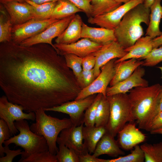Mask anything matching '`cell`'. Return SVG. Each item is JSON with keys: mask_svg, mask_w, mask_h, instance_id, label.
Listing matches in <instances>:
<instances>
[{"mask_svg": "<svg viewBox=\"0 0 162 162\" xmlns=\"http://www.w3.org/2000/svg\"><path fill=\"white\" fill-rule=\"evenodd\" d=\"M106 132L105 127L86 126L82 128L84 144L89 153H93L97 145Z\"/></svg>", "mask_w": 162, "mask_h": 162, "instance_id": "25", "label": "cell"}, {"mask_svg": "<svg viewBox=\"0 0 162 162\" xmlns=\"http://www.w3.org/2000/svg\"><path fill=\"white\" fill-rule=\"evenodd\" d=\"M82 12L69 0H58L51 18L60 20Z\"/></svg>", "mask_w": 162, "mask_h": 162, "instance_id": "26", "label": "cell"}, {"mask_svg": "<svg viewBox=\"0 0 162 162\" xmlns=\"http://www.w3.org/2000/svg\"><path fill=\"white\" fill-rule=\"evenodd\" d=\"M154 0H144L143 4L146 8H150Z\"/></svg>", "mask_w": 162, "mask_h": 162, "instance_id": "48", "label": "cell"}, {"mask_svg": "<svg viewBox=\"0 0 162 162\" xmlns=\"http://www.w3.org/2000/svg\"><path fill=\"white\" fill-rule=\"evenodd\" d=\"M106 97L109 103L110 114L105 128L106 132L115 137L127 122H134L135 120L128 94Z\"/></svg>", "mask_w": 162, "mask_h": 162, "instance_id": "5", "label": "cell"}, {"mask_svg": "<svg viewBox=\"0 0 162 162\" xmlns=\"http://www.w3.org/2000/svg\"><path fill=\"white\" fill-rule=\"evenodd\" d=\"M26 2L32 6L33 19L38 20H44L50 18L56 2H48L39 4L29 0H26Z\"/></svg>", "mask_w": 162, "mask_h": 162, "instance_id": "27", "label": "cell"}, {"mask_svg": "<svg viewBox=\"0 0 162 162\" xmlns=\"http://www.w3.org/2000/svg\"><path fill=\"white\" fill-rule=\"evenodd\" d=\"M158 68H159L161 71V73H162V66H159L158 67Z\"/></svg>", "mask_w": 162, "mask_h": 162, "instance_id": "52", "label": "cell"}, {"mask_svg": "<svg viewBox=\"0 0 162 162\" xmlns=\"http://www.w3.org/2000/svg\"><path fill=\"white\" fill-rule=\"evenodd\" d=\"M143 61L131 58L116 63V72L110 82L112 86L129 77L139 67L142 66Z\"/></svg>", "mask_w": 162, "mask_h": 162, "instance_id": "23", "label": "cell"}, {"mask_svg": "<svg viewBox=\"0 0 162 162\" xmlns=\"http://www.w3.org/2000/svg\"><path fill=\"white\" fill-rule=\"evenodd\" d=\"M150 12V8L143 3L139 4L125 14L114 29L117 41L124 49L132 46L143 35L141 24L148 25Z\"/></svg>", "mask_w": 162, "mask_h": 162, "instance_id": "3", "label": "cell"}, {"mask_svg": "<svg viewBox=\"0 0 162 162\" xmlns=\"http://www.w3.org/2000/svg\"><path fill=\"white\" fill-rule=\"evenodd\" d=\"M142 66L152 67L162 61V47L153 48L149 53L142 59Z\"/></svg>", "mask_w": 162, "mask_h": 162, "instance_id": "37", "label": "cell"}, {"mask_svg": "<svg viewBox=\"0 0 162 162\" xmlns=\"http://www.w3.org/2000/svg\"><path fill=\"white\" fill-rule=\"evenodd\" d=\"M4 152L6 155L0 158V162H12L15 157L21 155L23 151H22L20 149L16 150H11L9 148V146H5Z\"/></svg>", "mask_w": 162, "mask_h": 162, "instance_id": "41", "label": "cell"}, {"mask_svg": "<svg viewBox=\"0 0 162 162\" xmlns=\"http://www.w3.org/2000/svg\"><path fill=\"white\" fill-rule=\"evenodd\" d=\"M0 87L8 100L35 112L74 100L82 89L63 56L51 45H0Z\"/></svg>", "mask_w": 162, "mask_h": 162, "instance_id": "1", "label": "cell"}, {"mask_svg": "<svg viewBox=\"0 0 162 162\" xmlns=\"http://www.w3.org/2000/svg\"><path fill=\"white\" fill-rule=\"evenodd\" d=\"M99 160L100 162H145V156L143 150L138 145L127 155L111 159L99 158Z\"/></svg>", "mask_w": 162, "mask_h": 162, "instance_id": "31", "label": "cell"}, {"mask_svg": "<svg viewBox=\"0 0 162 162\" xmlns=\"http://www.w3.org/2000/svg\"><path fill=\"white\" fill-rule=\"evenodd\" d=\"M152 134H162V128L152 130L150 132Z\"/></svg>", "mask_w": 162, "mask_h": 162, "instance_id": "49", "label": "cell"}, {"mask_svg": "<svg viewBox=\"0 0 162 162\" xmlns=\"http://www.w3.org/2000/svg\"><path fill=\"white\" fill-rule=\"evenodd\" d=\"M20 105L9 101L7 97L3 95L0 98V118L6 122L10 129L11 136L18 132L14 121L22 120H35L34 112L25 113Z\"/></svg>", "mask_w": 162, "mask_h": 162, "instance_id": "7", "label": "cell"}, {"mask_svg": "<svg viewBox=\"0 0 162 162\" xmlns=\"http://www.w3.org/2000/svg\"><path fill=\"white\" fill-rule=\"evenodd\" d=\"M59 20L50 18L44 20L31 19L23 23L14 25L12 30V41L20 44L22 41L39 34L50 25Z\"/></svg>", "mask_w": 162, "mask_h": 162, "instance_id": "11", "label": "cell"}, {"mask_svg": "<svg viewBox=\"0 0 162 162\" xmlns=\"http://www.w3.org/2000/svg\"><path fill=\"white\" fill-rule=\"evenodd\" d=\"M145 74L144 69L140 66L128 77L115 85L108 87L106 96L121 93H127L132 89L137 87L148 86V82L143 78Z\"/></svg>", "mask_w": 162, "mask_h": 162, "instance_id": "15", "label": "cell"}, {"mask_svg": "<svg viewBox=\"0 0 162 162\" xmlns=\"http://www.w3.org/2000/svg\"><path fill=\"white\" fill-rule=\"evenodd\" d=\"M162 128V111L158 113L151 121L148 131Z\"/></svg>", "mask_w": 162, "mask_h": 162, "instance_id": "43", "label": "cell"}, {"mask_svg": "<svg viewBox=\"0 0 162 162\" xmlns=\"http://www.w3.org/2000/svg\"><path fill=\"white\" fill-rule=\"evenodd\" d=\"M103 95L98 93L94 101L86 109L84 114V123L86 126L95 125V121L98 107Z\"/></svg>", "mask_w": 162, "mask_h": 162, "instance_id": "33", "label": "cell"}, {"mask_svg": "<svg viewBox=\"0 0 162 162\" xmlns=\"http://www.w3.org/2000/svg\"><path fill=\"white\" fill-rule=\"evenodd\" d=\"M45 111L40 109L35 112L36 122L31 125L30 129L37 135L43 136L47 141L49 151L56 155L58 150L56 143L59 133L72 126V123L70 118L60 119L47 115Z\"/></svg>", "mask_w": 162, "mask_h": 162, "instance_id": "4", "label": "cell"}, {"mask_svg": "<svg viewBox=\"0 0 162 162\" xmlns=\"http://www.w3.org/2000/svg\"><path fill=\"white\" fill-rule=\"evenodd\" d=\"M79 162H100L99 158L89 152L78 155Z\"/></svg>", "mask_w": 162, "mask_h": 162, "instance_id": "44", "label": "cell"}, {"mask_svg": "<svg viewBox=\"0 0 162 162\" xmlns=\"http://www.w3.org/2000/svg\"><path fill=\"white\" fill-rule=\"evenodd\" d=\"M2 15L0 17V42H10L12 40L13 25L10 18L5 20Z\"/></svg>", "mask_w": 162, "mask_h": 162, "instance_id": "36", "label": "cell"}, {"mask_svg": "<svg viewBox=\"0 0 162 162\" xmlns=\"http://www.w3.org/2000/svg\"><path fill=\"white\" fill-rule=\"evenodd\" d=\"M127 53L117 41L103 45L99 50L93 53L96 59L93 68L95 78L100 73V69L102 66L113 59L122 58Z\"/></svg>", "mask_w": 162, "mask_h": 162, "instance_id": "14", "label": "cell"}, {"mask_svg": "<svg viewBox=\"0 0 162 162\" xmlns=\"http://www.w3.org/2000/svg\"><path fill=\"white\" fill-rule=\"evenodd\" d=\"M58 145L56 155L58 162H79L78 155L75 151L63 144Z\"/></svg>", "mask_w": 162, "mask_h": 162, "instance_id": "32", "label": "cell"}, {"mask_svg": "<svg viewBox=\"0 0 162 162\" xmlns=\"http://www.w3.org/2000/svg\"><path fill=\"white\" fill-rule=\"evenodd\" d=\"M162 111V86L159 94L155 116L159 112Z\"/></svg>", "mask_w": 162, "mask_h": 162, "instance_id": "45", "label": "cell"}, {"mask_svg": "<svg viewBox=\"0 0 162 162\" xmlns=\"http://www.w3.org/2000/svg\"><path fill=\"white\" fill-rule=\"evenodd\" d=\"M63 56L67 66L72 70L77 78L83 70L82 66V58L71 53L66 54Z\"/></svg>", "mask_w": 162, "mask_h": 162, "instance_id": "34", "label": "cell"}, {"mask_svg": "<svg viewBox=\"0 0 162 162\" xmlns=\"http://www.w3.org/2000/svg\"><path fill=\"white\" fill-rule=\"evenodd\" d=\"M2 4L9 14L13 26L23 23L33 19L32 6L26 2L11 1Z\"/></svg>", "mask_w": 162, "mask_h": 162, "instance_id": "18", "label": "cell"}, {"mask_svg": "<svg viewBox=\"0 0 162 162\" xmlns=\"http://www.w3.org/2000/svg\"><path fill=\"white\" fill-rule=\"evenodd\" d=\"M37 4H41L51 2H57L58 0H29Z\"/></svg>", "mask_w": 162, "mask_h": 162, "instance_id": "47", "label": "cell"}, {"mask_svg": "<svg viewBox=\"0 0 162 162\" xmlns=\"http://www.w3.org/2000/svg\"><path fill=\"white\" fill-rule=\"evenodd\" d=\"M153 48H158L162 45V35L153 39Z\"/></svg>", "mask_w": 162, "mask_h": 162, "instance_id": "46", "label": "cell"}, {"mask_svg": "<svg viewBox=\"0 0 162 162\" xmlns=\"http://www.w3.org/2000/svg\"><path fill=\"white\" fill-rule=\"evenodd\" d=\"M116 59L110 60L102 66L98 76L89 86L80 90L75 100L84 98L98 93H101L104 97H106L107 88L116 72Z\"/></svg>", "mask_w": 162, "mask_h": 162, "instance_id": "8", "label": "cell"}, {"mask_svg": "<svg viewBox=\"0 0 162 162\" xmlns=\"http://www.w3.org/2000/svg\"><path fill=\"white\" fill-rule=\"evenodd\" d=\"M14 124L20 133L5 141L4 144V146H9L13 143L16 146H20L24 149L19 162L34 153L49 150L48 146L45 138L33 132L26 120L16 121Z\"/></svg>", "mask_w": 162, "mask_h": 162, "instance_id": "6", "label": "cell"}, {"mask_svg": "<svg viewBox=\"0 0 162 162\" xmlns=\"http://www.w3.org/2000/svg\"><path fill=\"white\" fill-rule=\"evenodd\" d=\"M161 1L154 0L150 8L149 22L146 35L152 39L162 35V32L159 28L160 23L162 18Z\"/></svg>", "mask_w": 162, "mask_h": 162, "instance_id": "24", "label": "cell"}, {"mask_svg": "<svg viewBox=\"0 0 162 162\" xmlns=\"http://www.w3.org/2000/svg\"><path fill=\"white\" fill-rule=\"evenodd\" d=\"M118 143L120 148L125 150L132 149L146 139L145 134L136 127L134 122L127 124L118 134Z\"/></svg>", "mask_w": 162, "mask_h": 162, "instance_id": "17", "label": "cell"}, {"mask_svg": "<svg viewBox=\"0 0 162 162\" xmlns=\"http://www.w3.org/2000/svg\"><path fill=\"white\" fill-rule=\"evenodd\" d=\"M95 79L93 69L89 70H82L77 78L78 82L82 89L89 86Z\"/></svg>", "mask_w": 162, "mask_h": 162, "instance_id": "39", "label": "cell"}, {"mask_svg": "<svg viewBox=\"0 0 162 162\" xmlns=\"http://www.w3.org/2000/svg\"><path fill=\"white\" fill-rule=\"evenodd\" d=\"M83 124L64 129L57 139V143L63 144L75 151L78 155L89 152L83 142Z\"/></svg>", "mask_w": 162, "mask_h": 162, "instance_id": "13", "label": "cell"}, {"mask_svg": "<svg viewBox=\"0 0 162 162\" xmlns=\"http://www.w3.org/2000/svg\"><path fill=\"white\" fill-rule=\"evenodd\" d=\"M117 3H127L132 0H114Z\"/></svg>", "mask_w": 162, "mask_h": 162, "instance_id": "51", "label": "cell"}, {"mask_svg": "<svg viewBox=\"0 0 162 162\" xmlns=\"http://www.w3.org/2000/svg\"><path fill=\"white\" fill-rule=\"evenodd\" d=\"M93 94L85 98L74 100L60 105L46 109L45 111H53L68 115L73 125L80 126L84 124V112L91 104L96 95Z\"/></svg>", "mask_w": 162, "mask_h": 162, "instance_id": "9", "label": "cell"}, {"mask_svg": "<svg viewBox=\"0 0 162 162\" xmlns=\"http://www.w3.org/2000/svg\"><path fill=\"white\" fill-rule=\"evenodd\" d=\"M153 49V39L147 35L141 37L132 46L124 49L127 53L122 58L116 59L115 62L131 58L142 59Z\"/></svg>", "mask_w": 162, "mask_h": 162, "instance_id": "19", "label": "cell"}, {"mask_svg": "<svg viewBox=\"0 0 162 162\" xmlns=\"http://www.w3.org/2000/svg\"><path fill=\"white\" fill-rule=\"evenodd\" d=\"M76 7L84 12L89 18L91 16V0H69Z\"/></svg>", "mask_w": 162, "mask_h": 162, "instance_id": "40", "label": "cell"}, {"mask_svg": "<svg viewBox=\"0 0 162 162\" xmlns=\"http://www.w3.org/2000/svg\"><path fill=\"white\" fill-rule=\"evenodd\" d=\"M20 162H58L56 155L49 150L34 153Z\"/></svg>", "mask_w": 162, "mask_h": 162, "instance_id": "35", "label": "cell"}, {"mask_svg": "<svg viewBox=\"0 0 162 162\" xmlns=\"http://www.w3.org/2000/svg\"><path fill=\"white\" fill-rule=\"evenodd\" d=\"M82 23L81 16L76 14L64 31L56 39V44H69L77 41L81 38Z\"/></svg>", "mask_w": 162, "mask_h": 162, "instance_id": "22", "label": "cell"}, {"mask_svg": "<svg viewBox=\"0 0 162 162\" xmlns=\"http://www.w3.org/2000/svg\"><path fill=\"white\" fill-rule=\"evenodd\" d=\"M161 87L157 83L136 87L129 92L132 112L139 129L148 131L150 123L155 115Z\"/></svg>", "mask_w": 162, "mask_h": 162, "instance_id": "2", "label": "cell"}, {"mask_svg": "<svg viewBox=\"0 0 162 162\" xmlns=\"http://www.w3.org/2000/svg\"><path fill=\"white\" fill-rule=\"evenodd\" d=\"M110 108L109 101L103 95L98 105L95 121L96 127H106L110 117Z\"/></svg>", "mask_w": 162, "mask_h": 162, "instance_id": "30", "label": "cell"}, {"mask_svg": "<svg viewBox=\"0 0 162 162\" xmlns=\"http://www.w3.org/2000/svg\"><path fill=\"white\" fill-rule=\"evenodd\" d=\"M96 63L95 56L91 53L82 58V66L83 70H89L94 68Z\"/></svg>", "mask_w": 162, "mask_h": 162, "instance_id": "42", "label": "cell"}, {"mask_svg": "<svg viewBox=\"0 0 162 162\" xmlns=\"http://www.w3.org/2000/svg\"><path fill=\"white\" fill-rule=\"evenodd\" d=\"M144 0H132L120 5L114 10L103 15L88 18V22L100 27L114 30L119 25L125 14Z\"/></svg>", "mask_w": 162, "mask_h": 162, "instance_id": "10", "label": "cell"}, {"mask_svg": "<svg viewBox=\"0 0 162 162\" xmlns=\"http://www.w3.org/2000/svg\"><path fill=\"white\" fill-rule=\"evenodd\" d=\"M75 14L55 22L42 32L24 40L20 44L24 46H30L39 44H47L54 48L58 53L52 43V40L59 36L64 31Z\"/></svg>", "mask_w": 162, "mask_h": 162, "instance_id": "12", "label": "cell"}, {"mask_svg": "<svg viewBox=\"0 0 162 162\" xmlns=\"http://www.w3.org/2000/svg\"><path fill=\"white\" fill-rule=\"evenodd\" d=\"M11 1H17L20 2H26V0H0L1 3L2 4Z\"/></svg>", "mask_w": 162, "mask_h": 162, "instance_id": "50", "label": "cell"}, {"mask_svg": "<svg viewBox=\"0 0 162 162\" xmlns=\"http://www.w3.org/2000/svg\"><path fill=\"white\" fill-rule=\"evenodd\" d=\"M10 129L6 122L3 119H0V155L1 157L4 156V147L2 146L5 141L11 137Z\"/></svg>", "mask_w": 162, "mask_h": 162, "instance_id": "38", "label": "cell"}, {"mask_svg": "<svg viewBox=\"0 0 162 162\" xmlns=\"http://www.w3.org/2000/svg\"><path fill=\"white\" fill-rule=\"evenodd\" d=\"M81 38H87L92 41L103 45L117 41L114 30L100 27H90L83 22Z\"/></svg>", "mask_w": 162, "mask_h": 162, "instance_id": "20", "label": "cell"}, {"mask_svg": "<svg viewBox=\"0 0 162 162\" xmlns=\"http://www.w3.org/2000/svg\"><path fill=\"white\" fill-rule=\"evenodd\" d=\"M114 138L106 132L98 143L93 155L97 158L103 154L112 157L124 155L125 153L121 149Z\"/></svg>", "mask_w": 162, "mask_h": 162, "instance_id": "21", "label": "cell"}, {"mask_svg": "<svg viewBox=\"0 0 162 162\" xmlns=\"http://www.w3.org/2000/svg\"><path fill=\"white\" fill-rule=\"evenodd\" d=\"M145 162H162V141L153 144L145 143L140 146Z\"/></svg>", "mask_w": 162, "mask_h": 162, "instance_id": "29", "label": "cell"}, {"mask_svg": "<svg viewBox=\"0 0 162 162\" xmlns=\"http://www.w3.org/2000/svg\"><path fill=\"white\" fill-rule=\"evenodd\" d=\"M54 45L62 56L71 53L82 58L97 51L103 46L85 38L69 44L56 43Z\"/></svg>", "mask_w": 162, "mask_h": 162, "instance_id": "16", "label": "cell"}, {"mask_svg": "<svg viewBox=\"0 0 162 162\" xmlns=\"http://www.w3.org/2000/svg\"><path fill=\"white\" fill-rule=\"evenodd\" d=\"M114 0H91L92 17L103 15L111 12L121 5Z\"/></svg>", "mask_w": 162, "mask_h": 162, "instance_id": "28", "label": "cell"}]
</instances>
